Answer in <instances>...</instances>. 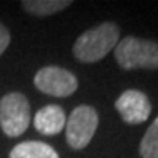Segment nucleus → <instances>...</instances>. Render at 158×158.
Returning a JSON list of instances; mask_svg holds the SVG:
<instances>
[{"label": "nucleus", "mask_w": 158, "mask_h": 158, "mask_svg": "<svg viewBox=\"0 0 158 158\" xmlns=\"http://www.w3.org/2000/svg\"><path fill=\"white\" fill-rule=\"evenodd\" d=\"M119 42V27L116 23H102L87 29L77 37L73 45L74 56L82 63H95L105 58Z\"/></svg>", "instance_id": "obj_1"}, {"label": "nucleus", "mask_w": 158, "mask_h": 158, "mask_svg": "<svg viewBox=\"0 0 158 158\" xmlns=\"http://www.w3.org/2000/svg\"><path fill=\"white\" fill-rule=\"evenodd\" d=\"M114 60L123 69H158V42L127 35L114 47Z\"/></svg>", "instance_id": "obj_2"}, {"label": "nucleus", "mask_w": 158, "mask_h": 158, "mask_svg": "<svg viewBox=\"0 0 158 158\" xmlns=\"http://www.w3.org/2000/svg\"><path fill=\"white\" fill-rule=\"evenodd\" d=\"M31 123V110L27 98L19 92H10L0 100V126L5 135L18 137Z\"/></svg>", "instance_id": "obj_3"}, {"label": "nucleus", "mask_w": 158, "mask_h": 158, "mask_svg": "<svg viewBox=\"0 0 158 158\" xmlns=\"http://www.w3.org/2000/svg\"><path fill=\"white\" fill-rule=\"evenodd\" d=\"M98 126V114L95 108L81 105L71 111L66 119V142L71 148L81 150L89 145Z\"/></svg>", "instance_id": "obj_4"}, {"label": "nucleus", "mask_w": 158, "mask_h": 158, "mask_svg": "<svg viewBox=\"0 0 158 158\" xmlns=\"http://www.w3.org/2000/svg\"><path fill=\"white\" fill-rule=\"evenodd\" d=\"M34 85L47 95L68 97L77 89V77L64 68L45 66L35 73Z\"/></svg>", "instance_id": "obj_5"}, {"label": "nucleus", "mask_w": 158, "mask_h": 158, "mask_svg": "<svg viewBox=\"0 0 158 158\" xmlns=\"http://www.w3.org/2000/svg\"><path fill=\"white\" fill-rule=\"evenodd\" d=\"M118 113L127 124H140L150 116L148 97L137 89H127L114 102Z\"/></svg>", "instance_id": "obj_6"}, {"label": "nucleus", "mask_w": 158, "mask_h": 158, "mask_svg": "<svg viewBox=\"0 0 158 158\" xmlns=\"http://www.w3.org/2000/svg\"><path fill=\"white\" fill-rule=\"evenodd\" d=\"M66 126V114L58 105H47L34 116V127L44 135H55Z\"/></svg>", "instance_id": "obj_7"}, {"label": "nucleus", "mask_w": 158, "mask_h": 158, "mask_svg": "<svg viewBox=\"0 0 158 158\" xmlns=\"http://www.w3.org/2000/svg\"><path fill=\"white\" fill-rule=\"evenodd\" d=\"M10 158H58V153L44 142L27 140L13 147Z\"/></svg>", "instance_id": "obj_8"}, {"label": "nucleus", "mask_w": 158, "mask_h": 158, "mask_svg": "<svg viewBox=\"0 0 158 158\" xmlns=\"http://www.w3.org/2000/svg\"><path fill=\"white\" fill-rule=\"evenodd\" d=\"M21 5L31 15L48 16L56 11L64 10L66 6L71 5V2H68V0H24Z\"/></svg>", "instance_id": "obj_9"}, {"label": "nucleus", "mask_w": 158, "mask_h": 158, "mask_svg": "<svg viewBox=\"0 0 158 158\" xmlns=\"http://www.w3.org/2000/svg\"><path fill=\"white\" fill-rule=\"evenodd\" d=\"M139 152L142 158H158V118L150 124L142 137Z\"/></svg>", "instance_id": "obj_10"}, {"label": "nucleus", "mask_w": 158, "mask_h": 158, "mask_svg": "<svg viewBox=\"0 0 158 158\" xmlns=\"http://www.w3.org/2000/svg\"><path fill=\"white\" fill-rule=\"evenodd\" d=\"M8 44H10V32L2 23H0V55L6 50Z\"/></svg>", "instance_id": "obj_11"}]
</instances>
